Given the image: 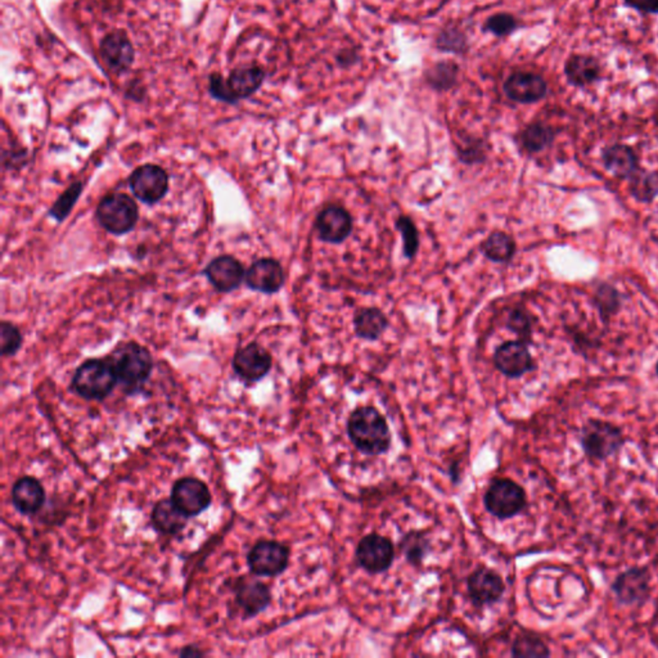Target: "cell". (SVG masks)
<instances>
[{
	"label": "cell",
	"mask_w": 658,
	"mask_h": 658,
	"mask_svg": "<svg viewBox=\"0 0 658 658\" xmlns=\"http://www.w3.org/2000/svg\"><path fill=\"white\" fill-rule=\"evenodd\" d=\"M105 359L114 368L123 391L128 395L144 390L155 367L150 350L135 341L120 343Z\"/></svg>",
	"instance_id": "cell-1"
},
{
	"label": "cell",
	"mask_w": 658,
	"mask_h": 658,
	"mask_svg": "<svg viewBox=\"0 0 658 658\" xmlns=\"http://www.w3.org/2000/svg\"><path fill=\"white\" fill-rule=\"evenodd\" d=\"M347 436L356 451L367 455L383 454L391 446L390 425L385 416L373 407H358L350 415Z\"/></svg>",
	"instance_id": "cell-2"
},
{
	"label": "cell",
	"mask_w": 658,
	"mask_h": 658,
	"mask_svg": "<svg viewBox=\"0 0 658 658\" xmlns=\"http://www.w3.org/2000/svg\"><path fill=\"white\" fill-rule=\"evenodd\" d=\"M265 71L260 66H243L234 69L228 78L213 74L208 78V93L216 101L235 105L255 95L265 80Z\"/></svg>",
	"instance_id": "cell-3"
},
{
	"label": "cell",
	"mask_w": 658,
	"mask_h": 658,
	"mask_svg": "<svg viewBox=\"0 0 658 658\" xmlns=\"http://www.w3.org/2000/svg\"><path fill=\"white\" fill-rule=\"evenodd\" d=\"M119 385L114 368L107 359H87L78 365L72 377L75 394L87 401H104Z\"/></svg>",
	"instance_id": "cell-4"
},
{
	"label": "cell",
	"mask_w": 658,
	"mask_h": 658,
	"mask_svg": "<svg viewBox=\"0 0 658 658\" xmlns=\"http://www.w3.org/2000/svg\"><path fill=\"white\" fill-rule=\"evenodd\" d=\"M96 222L105 232L114 235L131 233L139 220L137 202L122 192L105 195L96 211Z\"/></svg>",
	"instance_id": "cell-5"
},
{
	"label": "cell",
	"mask_w": 658,
	"mask_h": 658,
	"mask_svg": "<svg viewBox=\"0 0 658 658\" xmlns=\"http://www.w3.org/2000/svg\"><path fill=\"white\" fill-rule=\"evenodd\" d=\"M580 443L589 460L603 462L621 451L625 437L623 430L612 422L589 419L582 425Z\"/></svg>",
	"instance_id": "cell-6"
},
{
	"label": "cell",
	"mask_w": 658,
	"mask_h": 658,
	"mask_svg": "<svg viewBox=\"0 0 658 658\" xmlns=\"http://www.w3.org/2000/svg\"><path fill=\"white\" fill-rule=\"evenodd\" d=\"M486 509L499 520H508L520 515L527 506L526 493L517 482L509 479H498L486 491Z\"/></svg>",
	"instance_id": "cell-7"
},
{
	"label": "cell",
	"mask_w": 658,
	"mask_h": 658,
	"mask_svg": "<svg viewBox=\"0 0 658 658\" xmlns=\"http://www.w3.org/2000/svg\"><path fill=\"white\" fill-rule=\"evenodd\" d=\"M129 187L134 197L146 205L159 204L170 188V178L162 166H138L129 177Z\"/></svg>",
	"instance_id": "cell-8"
},
{
	"label": "cell",
	"mask_w": 658,
	"mask_h": 658,
	"mask_svg": "<svg viewBox=\"0 0 658 658\" xmlns=\"http://www.w3.org/2000/svg\"><path fill=\"white\" fill-rule=\"evenodd\" d=\"M247 563L253 575L276 578L288 567L289 549L276 540H260L249 552Z\"/></svg>",
	"instance_id": "cell-9"
},
{
	"label": "cell",
	"mask_w": 658,
	"mask_h": 658,
	"mask_svg": "<svg viewBox=\"0 0 658 658\" xmlns=\"http://www.w3.org/2000/svg\"><path fill=\"white\" fill-rule=\"evenodd\" d=\"M355 558L365 572L379 575L388 571L394 563L395 546L388 536L370 534L356 546Z\"/></svg>",
	"instance_id": "cell-10"
},
{
	"label": "cell",
	"mask_w": 658,
	"mask_h": 658,
	"mask_svg": "<svg viewBox=\"0 0 658 658\" xmlns=\"http://www.w3.org/2000/svg\"><path fill=\"white\" fill-rule=\"evenodd\" d=\"M170 499L177 508L189 518L206 511L213 502V495L201 480L196 477H183L174 482Z\"/></svg>",
	"instance_id": "cell-11"
},
{
	"label": "cell",
	"mask_w": 658,
	"mask_h": 658,
	"mask_svg": "<svg viewBox=\"0 0 658 658\" xmlns=\"http://www.w3.org/2000/svg\"><path fill=\"white\" fill-rule=\"evenodd\" d=\"M232 365L238 379L247 383H256L270 372L273 358L260 343H251L235 352Z\"/></svg>",
	"instance_id": "cell-12"
},
{
	"label": "cell",
	"mask_w": 658,
	"mask_h": 658,
	"mask_svg": "<svg viewBox=\"0 0 658 658\" xmlns=\"http://www.w3.org/2000/svg\"><path fill=\"white\" fill-rule=\"evenodd\" d=\"M651 572L647 567H632L615 579L611 589L625 606H642L650 599Z\"/></svg>",
	"instance_id": "cell-13"
},
{
	"label": "cell",
	"mask_w": 658,
	"mask_h": 658,
	"mask_svg": "<svg viewBox=\"0 0 658 658\" xmlns=\"http://www.w3.org/2000/svg\"><path fill=\"white\" fill-rule=\"evenodd\" d=\"M210 285L222 294H229L240 288L246 278L242 262L232 255H220L213 259L204 269Z\"/></svg>",
	"instance_id": "cell-14"
},
{
	"label": "cell",
	"mask_w": 658,
	"mask_h": 658,
	"mask_svg": "<svg viewBox=\"0 0 658 658\" xmlns=\"http://www.w3.org/2000/svg\"><path fill=\"white\" fill-rule=\"evenodd\" d=\"M99 52L105 65L114 75L129 71L134 63V45L123 30H116L105 35L99 44Z\"/></svg>",
	"instance_id": "cell-15"
},
{
	"label": "cell",
	"mask_w": 658,
	"mask_h": 658,
	"mask_svg": "<svg viewBox=\"0 0 658 658\" xmlns=\"http://www.w3.org/2000/svg\"><path fill=\"white\" fill-rule=\"evenodd\" d=\"M494 364L500 373L509 379H520L535 368L530 350L524 341H508L498 347Z\"/></svg>",
	"instance_id": "cell-16"
},
{
	"label": "cell",
	"mask_w": 658,
	"mask_h": 658,
	"mask_svg": "<svg viewBox=\"0 0 658 658\" xmlns=\"http://www.w3.org/2000/svg\"><path fill=\"white\" fill-rule=\"evenodd\" d=\"M244 282L252 291L273 295L285 286L286 274L276 259L262 258L253 261L251 267L247 269Z\"/></svg>",
	"instance_id": "cell-17"
},
{
	"label": "cell",
	"mask_w": 658,
	"mask_h": 658,
	"mask_svg": "<svg viewBox=\"0 0 658 658\" xmlns=\"http://www.w3.org/2000/svg\"><path fill=\"white\" fill-rule=\"evenodd\" d=\"M315 228L323 242L343 243L352 234V217L340 205H328L316 216Z\"/></svg>",
	"instance_id": "cell-18"
},
{
	"label": "cell",
	"mask_w": 658,
	"mask_h": 658,
	"mask_svg": "<svg viewBox=\"0 0 658 658\" xmlns=\"http://www.w3.org/2000/svg\"><path fill=\"white\" fill-rule=\"evenodd\" d=\"M235 602L242 609L244 617H255L271 603V591L264 582L255 579H238L234 587Z\"/></svg>",
	"instance_id": "cell-19"
},
{
	"label": "cell",
	"mask_w": 658,
	"mask_h": 658,
	"mask_svg": "<svg viewBox=\"0 0 658 658\" xmlns=\"http://www.w3.org/2000/svg\"><path fill=\"white\" fill-rule=\"evenodd\" d=\"M468 594L477 606L493 605L506 591L503 579L493 570L477 569L468 578Z\"/></svg>",
	"instance_id": "cell-20"
},
{
	"label": "cell",
	"mask_w": 658,
	"mask_h": 658,
	"mask_svg": "<svg viewBox=\"0 0 658 658\" xmlns=\"http://www.w3.org/2000/svg\"><path fill=\"white\" fill-rule=\"evenodd\" d=\"M546 89L544 78L530 72H516L504 84L507 96L518 104H535L544 98Z\"/></svg>",
	"instance_id": "cell-21"
},
{
	"label": "cell",
	"mask_w": 658,
	"mask_h": 658,
	"mask_svg": "<svg viewBox=\"0 0 658 658\" xmlns=\"http://www.w3.org/2000/svg\"><path fill=\"white\" fill-rule=\"evenodd\" d=\"M12 504L21 515H35L44 506L47 494L38 479L23 476L14 482L11 491Z\"/></svg>",
	"instance_id": "cell-22"
},
{
	"label": "cell",
	"mask_w": 658,
	"mask_h": 658,
	"mask_svg": "<svg viewBox=\"0 0 658 658\" xmlns=\"http://www.w3.org/2000/svg\"><path fill=\"white\" fill-rule=\"evenodd\" d=\"M187 517L177 508L171 499H162L155 504L151 515L153 527L162 535H177L187 526Z\"/></svg>",
	"instance_id": "cell-23"
},
{
	"label": "cell",
	"mask_w": 658,
	"mask_h": 658,
	"mask_svg": "<svg viewBox=\"0 0 658 658\" xmlns=\"http://www.w3.org/2000/svg\"><path fill=\"white\" fill-rule=\"evenodd\" d=\"M603 162L607 170L617 178H630L638 170V159L632 148L625 144H615L603 152Z\"/></svg>",
	"instance_id": "cell-24"
},
{
	"label": "cell",
	"mask_w": 658,
	"mask_h": 658,
	"mask_svg": "<svg viewBox=\"0 0 658 658\" xmlns=\"http://www.w3.org/2000/svg\"><path fill=\"white\" fill-rule=\"evenodd\" d=\"M388 325V318L377 307H364V309L358 310L354 316L355 334L363 340H379Z\"/></svg>",
	"instance_id": "cell-25"
},
{
	"label": "cell",
	"mask_w": 658,
	"mask_h": 658,
	"mask_svg": "<svg viewBox=\"0 0 658 658\" xmlns=\"http://www.w3.org/2000/svg\"><path fill=\"white\" fill-rule=\"evenodd\" d=\"M564 74L572 86L585 87L599 78L600 68L591 57L573 56L566 62Z\"/></svg>",
	"instance_id": "cell-26"
},
{
	"label": "cell",
	"mask_w": 658,
	"mask_h": 658,
	"mask_svg": "<svg viewBox=\"0 0 658 658\" xmlns=\"http://www.w3.org/2000/svg\"><path fill=\"white\" fill-rule=\"evenodd\" d=\"M481 252L494 262H508L516 253L515 240L504 232H493L481 243Z\"/></svg>",
	"instance_id": "cell-27"
},
{
	"label": "cell",
	"mask_w": 658,
	"mask_h": 658,
	"mask_svg": "<svg viewBox=\"0 0 658 658\" xmlns=\"http://www.w3.org/2000/svg\"><path fill=\"white\" fill-rule=\"evenodd\" d=\"M554 133L548 126L543 123H531L521 134L522 146L526 148L528 152H540L553 141Z\"/></svg>",
	"instance_id": "cell-28"
},
{
	"label": "cell",
	"mask_w": 658,
	"mask_h": 658,
	"mask_svg": "<svg viewBox=\"0 0 658 658\" xmlns=\"http://www.w3.org/2000/svg\"><path fill=\"white\" fill-rule=\"evenodd\" d=\"M512 656L515 657H549L551 651L544 641L535 634H524L518 636L512 645Z\"/></svg>",
	"instance_id": "cell-29"
},
{
	"label": "cell",
	"mask_w": 658,
	"mask_h": 658,
	"mask_svg": "<svg viewBox=\"0 0 658 658\" xmlns=\"http://www.w3.org/2000/svg\"><path fill=\"white\" fill-rule=\"evenodd\" d=\"M81 193H83V183L74 182L71 186L66 189L65 192L57 198L52 207L50 210V215L57 220L59 223L65 222L68 219L69 214H71L72 208L77 205L78 199L80 198Z\"/></svg>",
	"instance_id": "cell-30"
},
{
	"label": "cell",
	"mask_w": 658,
	"mask_h": 658,
	"mask_svg": "<svg viewBox=\"0 0 658 658\" xmlns=\"http://www.w3.org/2000/svg\"><path fill=\"white\" fill-rule=\"evenodd\" d=\"M658 191V179L656 175L645 173L643 170H636L630 177V192L638 201H651Z\"/></svg>",
	"instance_id": "cell-31"
},
{
	"label": "cell",
	"mask_w": 658,
	"mask_h": 658,
	"mask_svg": "<svg viewBox=\"0 0 658 658\" xmlns=\"http://www.w3.org/2000/svg\"><path fill=\"white\" fill-rule=\"evenodd\" d=\"M23 343V334L14 323L3 321L0 324V352L3 358L16 355Z\"/></svg>",
	"instance_id": "cell-32"
},
{
	"label": "cell",
	"mask_w": 658,
	"mask_h": 658,
	"mask_svg": "<svg viewBox=\"0 0 658 658\" xmlns=\"http://www.w3.org/2000/svg\"><path fill=\"white\" fill-rule=\"evenodd\" d=\"M397 229L403 238V252L407 259H413L419 249L418 229L409 216H400L397 220Z\"/></svg>",
	"instance_id": "cell-33"
},
{
	"label": "cell",
	"mask_w": 658,
	"mask_h": 658,
	"mask_svg": "<svg viewBox=\"0 0 658 658\" xmlns=\"http://www.w3.org/2000/svg\"><path fill=\"white\" fill-rule=\"evenodd\" d=\"M458 69L454 63L443 62L434 65L428 71V84L436 90L451 89L457 80Z\"/></svg>",
	"instance_id": "cell-34"
},
{
	"label": "cell",
	"mask_w": 658,
	"mask_h": 658,
	"mask_svg": "<svg viewBox=\"0 0 658 658\" xmlns=\"http://www.w3.org/2000/svg\"><path fill=\"white\" fill-rule=\"evenodd\" d=\"M403 552L407 555V562L418 566L424 562L428 552L427 537L418 533H410L404 539Z\"/></svg>",
	"instance_id": "cell-35"
},
{
	"label": "cell",
	"mask_w": 658,
	"mask_h": 658,
	"mask_svg": "<svg viewBox=\"0 0 658 658\" xmlns=\"http://www.w3.org/2000/svg\"><path fill=\"white\" fill-rule=\"evenodd\" d=\"M485 29L491 34L506 36L512 34L517 29V21L508 14H497L486 21Z\"/></svg>",
	"instance_id": "cell-36"
},
{
	"label": "cell",
	"mask_w": 658,
	"mask_h": 658,
	"mask_svg": "<svg viewBox=\"0 0 658 658\" xmlns=\"http://www.w3.org/2000/svg\"><path fill=\"white\" fill-rule=\"evenodd\" d=\"M508 327L511 331L517 334L522 338H528L531 334V324L530 316L524 310H515L511 313L508 319Z\"/></svg>",
	"instance_id": "cell-37"
},
{
	"label": "cell",
	"mask_w": 658,
	"mask_h": 658,
	"mask_svg": "<svg viewBox=\"0 0 658 658\" xmlns=\"http://www.w3.org/2000/svg\"><path fill=\"white\" fill-rule=\"evenodd\" d=\"M437 45L442 50H463L466 48V41H464L463 35L458 32L457 30H446L437 39Z\"/></svg>",
	"instance_id": "cell-38"
},
{
	"label": "cell",
	"mask_w": 658,
	"mask_h": 658,
	"mask_svg": "<svg viewBox=\"0 0 658 658\" xmlns=\"http://www.w3.org/2000/svg\"><path fill=\"white\" fill-rule=\"evenodd\" d=\"M598 301H599V307L603 314L614 313L618 305L617 292L609 288L608 286L603 287L598 292Z\"/></svg>",
	"instance_id": "cell-39"
},
{
	"label": "cell",
	"mask_w": 658,
	"mask_h": 658,
	"mask_svg": "<svg viewBox=\"0 0 658 658\" xmlns=\"http://www.w3.org/2000/svg\"><path fill=\"white\" fill-rule=\"evenodd\" d=\"M630 7L647 14H658V0H625Z\"/></svg>",
	"instance_id": "cell-40"
},
{
	"label": "cell",
	"mask_w": 658,
	"mask_h": 658,
	"mask_svg": "<svg viewBox=\"0 0 658 658\" xmlns=\"http://www.w3.org/2000/svg\"><path fill=\"white\" fill-rule=\"evenodd\" d=\"M180 657H201L205 656V652L199 650L198 647H195V645H188V647H184L182 651L179 652Z\"/></svg>",
	"instance_id": "cell-41"
},
{
	"label": "cell",
	"mask_w": 658,
	"mask_h": 658,
	"mask_svg": "<svg viewBox=\"0 0 658 658\" xmlns=\"http://www.w3.org/2000/svg\"><path fill=\"white\" fill-rule=\"evenodd\" d=\"M656 372H657V374H658V363H657V367H656Z\"/></svg>",
	"instance_id": "cell-42"
}]
</instances>
